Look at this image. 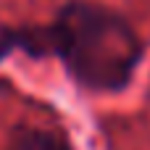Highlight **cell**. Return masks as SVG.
Returning a JSON list of instances; mask_svg holds the SVG:
<instances>
[{
  "label": "cell",
  "mask_w": 150,
  "mask_h": 150,
  "mask_svg": "<svg viewBox=\"0 0 150 150\" xmlns=\"http://www.w3.org/2000/svg\"><path fill=\"white\" fill-rule=\"evenodd\" d=\"M13 53L55 55L76 84L95 92H119L132 82L145 47L134 26L116 11L71 0L45 26H3L0 61Z\"/></svg>",
  "instance_id": "obj_1"
},
{
  "label": "cell",
  "mask_w": 150,
  "mask_h": 150,
  "mask_svg": "<svg viewBox=\"0 0 150 150\" xmlns=\"http://www.w3.org/2000/svg\"><path fill=\"white\" fill-rule=\"evenodd\" d=\"M5 150H74V148L55 129H45V127H18V129H13V134H11Z\"/></svg>",
  "instance_id": "obj_2"
}]
</instances>
